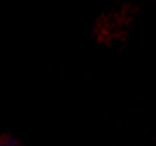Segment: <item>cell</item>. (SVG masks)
<instances>
[{
  "label": "cell",
  "instance_id": "cell-1",
  "mask_svg": "<svg viewBox=\"0 0 156 146\" xmlns=\"http://www.w3.org/2000/svg\"><path fill=\"white\" fill-rule=\"evenodd\" d=\"M0 146H19V144L14 141V139H10V137H9V139H4V141H0Z\"/></svg>",
  "mask_w": 156,
  "mask_h": 146
}]
</instances>
